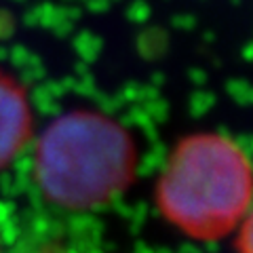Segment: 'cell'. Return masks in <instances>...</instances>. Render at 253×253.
<instances>
[{"label":"cell","instance_id":"6da1fadb","mask_svg":"<svg viewBox=\"0 0 253 253\" xmlns=\"http://www.w3.org/2000/svg\"><path fill=\"white\" fill-rule=\"evenodd\" d=\"M253 165L234 139L196 133L173 148L156 184L163 217L196 241L230 234L251 209Z\"/></svg>","mask_w":253,"mask_h":253},{"label":"cell","instance_id":"7a4b0ae2","mask_svg":"<svg viewBox=\"0 0 253 253\" xmlns=\"http://www.w3.org/2000/svg\"><path fill=\"white\" fill-rule=\"evenodd\" d=\"M135 167V144L121 125L74 112L57 118L38 141L34 177L51 209L89 215L129 188Z\"/></svg>","mask_w":253,"mask_h":253},{"label":"cell","instance_id":"3957f363","mask_svg":"<svg viewBox=\"0 0 253 253\" xmlns=\"http://www.w3.org/2000/svg\"><path fill=\"white\" fill-rule=\"evenodd\" d=\"M4 253H114L91 215L41 209L19 224Z\"/></svg>","mask_w":253,"mask_h":253},{"label":"cell","instance_id":"277c9868","mask_svg":"<svg viewBox=\"0 0 253 253\" xmlns=\"http://www.w3.org/2000/svg\"><path fill=\"white\" fill-rule=\"evenodd\" d=\"M28 133V106L17 89L0 83V165L17 152Z\"/></svg>","mask_w":253,"mask_h":253},{"label":"cell","instance_id":"5b68a950","mask_svg":"<svg viewBox=\"0 0 253 253\" xmlns=\"http://www.w3.org/2000/svg\"><path fill=\"white\" fill-rule=\"evenodd\" d=\"M236 247H239V253H253V209H249V213L241 221Z\"/></svg>","mask_w":253,"mask_h":253}]
</instances>
